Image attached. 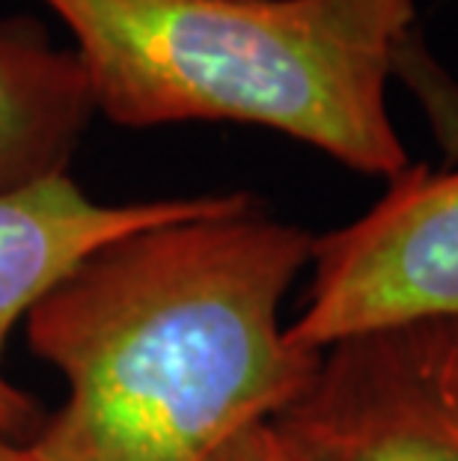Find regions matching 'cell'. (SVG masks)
Returning a JSON list of instances; mask_svg holds the SVG:
<instances>
[{
  "mask_svg": "<svg viewBox=\"0 0 458 461\" xmlns=\"http://www.w3.org/2000/svg\"><path fill=\"white\" fill-rule=\"evenodd\" d=\"M310 268L307 307L286 328L304 351L426 321L458 325V167L411 164L369 212L316 235Z\"/></svg>",
  "mask_w": 458,
  "mask_h": 461,
  "instance_id": "cell-3",
  "label": "cell"
},
{
  "mask_svg": "<svg viewBox=\"0 0 458 461\" xmlns=\"http://www.w3.org/2000/svg\"><path fill=\"white\" fill-rule=\"evenodd\" d=\"M0 461H39V456L33 453L31 440L22 444V438H13L0 431Z\"/></svg>",
  "mask_w": 458,
  "mask_h": 461,
  "instance_id": "cell-9",
  "label": "cell"
},
{
  "mask_svg": "<svg viewBox=\"0 0 458 461\" xmlns=\"http://www.w3.org/2000/svg\"><path fill=\"white\" fill-rule=\"evenodd\" d=\"M95 113L86 68L31 15L0 18V194L69 173Z\"/></svg>",
  "mask_w": 458,
  "mask_h": 461,
  "instance_id": "cell-6",
  "label": "cell"
},
{
  "mask_svg": "<svg viewBox=\"0 0 458 461\" xmlns=\"http://www.w3.org/2000/svg\"><path fill=\"white\" fill-rule=\"evenodd\" d=\"M95 113L122 129L259 125L369 179L411 167L387 107L417 0H42Z\"/></svg>",
  "mask_w": 458,
  "mask_h": 461,
  "instance_id": "cell-2",
  "label": "cell"
},
{
  "mask_svg": "<svg viewBox=\"0 0 458 461\" xmlns=\"http://www.w3.org/2000/svg\"><path fill=\"white\" fill-rule=\"evenodd\" d=\"M238 197L197 194L140 203H99L69 173L31 188L0 194V431L24 438L36 423V402L4 372L13 328L77 262L107 241L158 223L218 212Z\"/></svg>",
  "mask_w": 458,
  "mask_h": 461,
  "instance_id": "cell-5",
  "label": "cell"
},
{
  "mask_svg": "<svg viewBox=\"0 0 458 461\" xmlns=\"http://www.w3.org/2000/svg\"><path fill=\"white\" fill-rule=\"evenodd\" d=\"M313 244L238 191L84 257L24 319L33 355L66 381L31 440L39 461H211L274 420L321 357L280 321Z\"/></svg>",
  "mask_w": 458,
  "mask_h": 461,
  "instance_id": "cell-1",
  "label": "cell"
},
{
  "mask_svg": "<svg viewBox=\"0 0 458 461\" xmlns=\"http://www.w3.org/2000/svg\"><path fill=\"white\" fill-rule=\"evenodd\" d=\"M444 381H446V393L453 396L455 408H458V325L453 328L450 346H446V357H444Z\"/></svg>",
  "mask_w": 458,
  "mask_h": 461,
  "instance_id": "cell-8",
  "label": "cell"
},
{
  "mask_svg": "<svg viewBox=\"0 0 458 461\" xmlns=\"http://www.w3.org/2000/svg\"><path fill=\"white\" fill-rule=\"evenodd\" d=\"M211 461H298V456L268 420V423H256L236 435Z\"/></svg>",
  "mask_w": 458,
  "mask_h": 461,
  "instance_id": "cell-7",
  "label": "cell"
},
{
  "mask_svg": "<svg viewBox=\"0 0 458 461\" xmlns=\"http://www.w3.org/2000/svg\"><path fill=\"white\" fill-rule=\"evenodd\" d=\"M453 328L426 321L337 342L271 423L298 461H458L444 381Z\"/></svg>",
  "mask_w": 458,
  "mask_h": 461,
  "instance_id": "cell-4",
  "label": "cell"
}]
</instances>
